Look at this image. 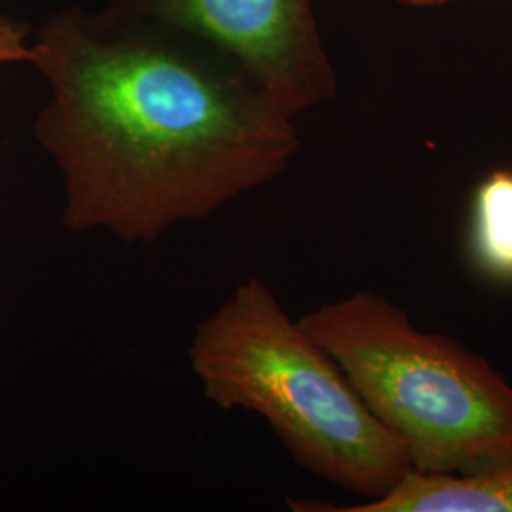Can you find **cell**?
Wrapping results in <instances>:
<instances>
[{"mask_svg": "<svg viewBox=\"0 0 512 512\" xmlns=\"http://www.w3.org/2000/svg\"><path fill=\"white\" fill-rule=\"evenodd\" d=\"M33 61V44L29 29L16 19L0 12V65Z\"/></svg>", "mask_w": 512, "mask_h": 512, "instance_id": "52a82bcc", "label": "cell"}, {"mask_svg": "<svg viewBox=\"0 0 512 512\" xmlns=\"http://www.w3.org/2000/svg\"><path fill=\"white\" fill-rule=\"evenodd\" d=\"M399 2L406 6H414V8H429V6H442V4H450V2H458V0H399Z\"/></svg>", "mask_w": 512, "mask_h": 512, "instance_id": "ba28073f", "label": "cell"}, {"mask_svg": "<svg viewBox=\"0 0 512 512\" xmlns=\"http://www.w3.org/2000/svg\"><path fill=\"white\" fill-rule=\"evenodd\" d=\"M302 329L346 372L420 473H467L512 452V385L454 338L420 330L385 296L357 291Z\"/></svg>", "mask_w": 512, "mask_h": 512, "instance_id": "3957f363", "label": "cell"}, {"mask_svg": "<svg viewBox=\"0 0 512 512\" xmlns=\"http://www.w3.org/2000/svg\"><path fill=\"white\" fill-rule=\"evenodd\" d=\"M105 8L213 44L293 120L336 93L313 0H109Z\"/></svg>", "mask_w": 512, "mask_h": 512, "instance_id": "277c9868", "label": "cell"}, {"mask_svg": "<svg viewBox=\"0 0 512 512\" xmlns=\"http://www.w3.org/2000/svg\"><path fill=\"white\" fill-rule=\"evenodd\" d=\"M31 44L50 86L33 131L73 234L150 245L272 183L300 150L293 118L202 38L69 6Z\"/></svg>", "mask_w": 512, "mask_h": 512, "instance_id": "6da1fadb", "label": "cell"}, {"mask_svg": "<svg viewBox=\"0 0 512 512\" xmlns=\"http://www.w3.org/2000/svg\"><path fill=\"white\" fill-rule=\"evenodd\" d=\"M188 359L207 401L264 418L294 461L329 484L370 501L412 469L346 372L258 277L200 323Z\"/></svg>", "mask_w": 512, "mask_h": 512, "instance_id": "7a4b0ae2", "label": "cell"}, {"mask_svg": "<svg viewBox=\"0 0 512 512\" xmlns=\"http://www.w3.org/2000/svg\"><path fill=\"white\" fill-rule=\"evenodd\" d=\"M289 505L296 512H512V452L467 473L408 469L387 494L363 505L304 499Z\"/></svg>", "mask_w": 512, "mask_h": 512, "instance_id": "5b68a950", "label": "cell"}, {"mask_svg": "<svg viewBox=\"0 0 512 512\" xmlns=\"http://www.w3.org/2000/svg\"><path fill=\"white\" fill-rule=\"evenodd\" d=\"M469 253L480 274L512 285V169H494L476 184Z\"/></svg>", "mask_w": 512, "mask_h": 512, "instance_id": "8992f818", "label": "cell"}]
</instances>
